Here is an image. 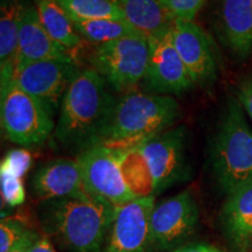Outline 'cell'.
I'll list each match as a JSON object with an SVG mask.
<instances>
[{
	"mask_svg": "<svg viewBox=\"0 0 252 252\" xmlns=\"http://www.w3.org/2000/svg\"><path fill=\"white\" fill-rule=\"evenodd\" d=\"M27 0H2L0 12V83L13 80L17 62L19 32Z\"/></svg>",
	"mask_w": 252,
	"mask_h": 252,
	"instance_id": "cell-17",
	"label": "cell"
},
{
	"mask_svg": "<svg viewBox=\"0 0 252 252\" xmlns=\"http://www.w3.org/2000/svg\"><path fill=\"white\" fill-rule=\"evenodd\" d=\"M72 20V19H71ZM75 30L82 39L96 46L111 42L138 32L126 20L98 19V20H72Z\"/></svg>",
	"mask_w": 252,
	"mask_h": 252,
	"instance_id": "cell-22",
	"label": "cell"
},
{
	"mask_svg": "<svg viewBox=\"0 0 252 252\" xmlns=\"http://www.w3.org/2000/svg\"><path fill=\"white\" fill-rule=\"evenodd\" d=\"M198 208L190 191L185 190L154 207L150 220V251L175 250L194 234Z\"/></svg>",
	"mask_w": 252,
	"mask_h": 252,
	"instance_id": "cell-7",
	"label": "cell"
},
{
	"mask_svg": "<svg viewBox=\"0 0 252 252\" xmlns=\"http://www.w3.org/2000/svg\"><path fill=\"white\" fill-rule=\"evenodd\" d=\"M94 69H84L74 78L60 106L54 138L60 145L81 152L96 146L115 97Z\"/></svg>",
	"mask_w": 252,
	"mask_h": 252,
	"instance_id": "cell-2",
	"label": "cell"
},
{
	"mask_svg": "<svg viewBox=\"0 0 252 252\" xmlns=\"http://www.w3.org/2000/svg\"><path fill=\"white\" fill-rule=\"evenodd\" d=\"M179 113L180 106L171 96L127 93L115 99L96 146L113 150L137 147L166 131Z\"/></svg>",
	"mask_w": 252,
	"mask_h": 252,
	"instance_id": "cell-3",
	"label": "cell"
},
{
	"mask_svg": "<svg viewBox=\"0 0 252 252\" xmlns=\"http://www.w3.org/2000/svg\"><path fill=\"white\" fill-rule=\"evenodd\" d=\"M212 167L226 195L252 178V130L239 100L230 98L226 104L214 138Z\"/></svg>",
	"mask_w": 252,
	"mask_h": 252,
	"instance_id": "cell-4",
	"label": "cell"
},
{
	"mask_svg": "<svg viewBox=\"0 0 252 252\" xmlns=\"http://www.w3.org/2000/svg\"><path fill=\"white\" fill-rule=\"evenodd\" d=\"M32 188L41 201L94 197L84 184L76 159H56L40 167L33 176Z\"/></svg>",
	"mask_w": 252,
	"mask_h": 252,
	"instance_id": "cell-14",
	"label": "cell"
},
{
	"mask_svg": "<svg viewBox=\"0 0 252 252\" xmlns=\"http://www.w3.org/2000/svg\"><path fill=\"white\" fill-rule=\"evenodd\" d=\"M31 165L32 156L30 152L26 150H12L2 159L0 169L21 179L31 168Z\"/></svg>",
	"mask_w": 252,
	"mask_h": 252,
	"instance_id": "cell-27",
	"label": "cell"
},
{
	"mask_svg": "<svg viewBox=\"0 0 252 252\" xmlns=\"http://www.w3.org/2000/svg\"><path fill=\"white\" fill-rule=\"evenodd\" d=\"M0 186L4 202L9 207H18L26 200V191L20 178L0 169Z\"/></svg>",
	"mask_w": 252,
	"mask_h": 252,
	"instance_id": "cell-24",
	"label": "cell"
},
{
	"mask_svg": "<svg viewBox=\"0 0 252 252\" xmlns=\"http://www.w3.org/2000/svg\"><path fill=\"white\" fill-rule=\"evenodd\" d=\"M31 252H56V251L47 236H42V237L40 236V238L37 239L36 243L34 244L33 248H32Z\"/></svg>",
	"mask_w": 252,
	"mask_h": 252,
	"instance_id": "cell-31",
	"label": "cell"
},
{
	"mask_svg": "<svg viewBox=\"0 0 252 252\" xmlns=\"http://www.w3.org/2000/svg\"><path fill=\"white\" fill-rule=\"evenodd\" d=\"M154 207V196H149L117 208L104 252H150V220Z\"/></svg>",
	"mask_w": 252,
	"mask_h": 252,
	"instance_id": "cell-12",
	"label": "cell"
},
{
	"mask_svg": "<svg viewBox=\"0 0 252 252\" xmlns=\"http://www.w3.org/2000/svg\"><path fill=\"white\" fill-rule=\"evenodd\" d=\"M87 189L94 197L106 201L116 208L134 200L123 180L117 150L94 146L77 157Z\"/></svg>",
	"mask_w": 252,
	"mask_h": 252,
	"instance_id": "cell-9",
	"label": "cell"
},
{
	"mask_svg": "<svg viewBox=\"0 0 252 252\" xmlns=\"http://www.w3.org/2000/svg\"><path fill=\"white\" fill-rule=\"evenodd\" d=\"M123 180L134 198L154 196L156 180L146 157L139 147L117 150Z\"/></svg>",
	"mask_w": 252,
	"mask_h": 252,
	"instance_id": "cell-21",
	"label": "cell"
},
{
	"mask_svg": "<svg viewBox=\"0 0 252 252\" xmlns=\"http://www.w3.org/2000/svg\"><path fill=\"white\" fill-rule=\"evenodd\" d=\"M1 126L9 140L19 145L43 143L54 130V112L27 94L13 80L1 84Z\"/></svg>",
	"mask_w": 252,
	"mask_h": 252,
	"instance_id": "cell-5",
	"label": "cell"
},
{
	"mask_svg": "<svg viewBox=\"0 0 252 252\" xmlns=\"http://www.w3.org/2000/svg\"><path fill=\"white\" fill-rule=\"evenodd\" d=\"M112 1H116V2H118V0H112ZM118 4H119V2H118Z\"/></svg>",
	"mask_w": 252,
	"mask_h": 252,
	"instance_id": "cell-32",
	"label": "cell"
},
{
	"mask_svg": "<svg viewBox=\"0 0 252 252\" xmlns=\"http://www.w3.org/2000/svg\"><path fill=\"white\" fill-rule=\"evenodd\" d=\"M220 24L224 40L238 56L252 50V0H223Z\"/></svg>",
	"mask_w": 252,
	"mask_h": 252,
	"instance_id": "cell-18",
	"label": "cell"
},
{
	"mask_svg": "<svg viewBox=\"0 0 252 252\" xmlns=\"http://www.w3.org/2000/svg\"><path fill=\"white\" fill-rule=\"evenodd\" d=\"M238 100L252 119V77L242 83L238 93Z\"/></svg>",
	"mask_w": 252,
	"mask_h": 252,
	"instance_id": "cell-28",
	"label": "cell"
},
{
	"mask_svg": "<svg viewBox=\"0 0 252 252\" xmlns=\"http://www.w3.org/2000/svg\"><path fill=\"white\" fill-rule=\"evenodd\" d=\"M80 71L75 58L42 60L15 68L13 81L55 112Z\"/></svg>",
	"mask_w": 252,
	"mask_h": 252,
	"instance_id": "cell-8",
	"label": "cell"
},
{
	"mask_svg": "<svg viewBox=\"0 0 252 252\" xmlns=\"http://www.w3.org/2000/svg\"><path fill=\"white\" fill-rule=\"evenodd\" d=\"M220 223L236 249L245 250L252 243V178L226 195Z\"/></svg>",
	"mask_w": 252,
	"mask_h": 252,
	"instance_id": "cell-16",
	"label": "cell"
},
{
	"mask_svg": "<svg viewBox=\"0 0 252 252\" xmlns=\"http://www.w3.org/2000/svg\"><path fill=\"white\" fill-rule=\"evenodd\" d=\"M172 252H224L220 249H217L214 245L202 244V243H193V244H186L181 247L176 248Z\"/></svg>",
	"mask_w": 252,
	"mask_h": 252,
	"instance_id": "cell-30",
	"label": "cell"
},
{
	"mask_svg": "<svg viewBox=\"0 0 252 252\" xmlns=\"http://www.w3.org/2000/svg\"><path fill=\"white\" fill-rule=\"evenodd\" d=\"M27 228L20 220L6 219L0 224V252H12L26 235Z\"/></svg>",
	"mask_w": 252,
	"mask_h": 252,
	"instance_id": "cell-25",
	"label": "cell"
},
{
	"mask_svg": "<svg viewBox=\"0 0 252 252\" xmlns=\"http://www.w3.org/2000/svg\"><path fill=\"white\" fill-rule=\"evenodd\" d=\"M172 26L150 37L149 64L144 78L151 90L166 96L181 94L194 84L175 48Z\"/></svg>",
	"mask_w": 252,
	"mask_h": 252,
	"instance_id": "cell-10",
	"label": "cell"
},
{
	"mask_svg": "<svg viewBox=\"0 0 252 252\" xmlns=\"http://www.w3.org/2000/svg\"><path fill=\"white\" fill-rule=\"evenodd\" d=\"M117 208L97 197L42 201L37 210L41 229L62 252H104Z\"/></svg>",
	"mask_w": 252,
	"mask_h": 252,
	"instance_id": "cell-1",
	"label": "cell"
},
{
	"mask_svg": "<svg viewBox=\"0 0 252 252\" xmlns=\"http://www.w3.org/2000/svg\"><path fill=\"white\" fill-rule=\"evenodd\" d=\"M72 20H126L121 5L112 0H58ZM127 21V20H126Z\"/></svg>",
	"mask_w": 252,
	"mask_h": 252,
	"instance_id": "cell-23",
	"label": "cell"
},
{
	"mask_svg": "<svg viewBox=\"0 0 252 252\" xmlns=\"http://www.w3.org/2000/svg\"><path fill=\"white\" fill-rule=\"evenodd\" d=\"M118 2L127 23L147 37L157 35L174 23L161 0H118Z\"/></svg>",
	"mask_w": 252,
	"mask_h": 252,
	"instance_id": "cell-20",
	"label": "cell"
},
{
	"mask_svg": "<svg viewBox=\"0 0 252 252\" xmlns=\"http://www.w3.org/2000/svg\"><path fill=\"white\" fill-rule=\"evenodd\" d=\"M173 20L194 21L206 0H161Z\"/></svg>",
	"mask_w": 252,
	"mask_h": 252,
	"instance_id": "cell-26",
	"label": "cell"
},
{
	"mask_svg": "<svg viewBox=\"0 0 252 252\" xmlns=\"http://www.w3.org/2000/svg\"><path fill=\"white\" fill-rule=\"evenodd\" d=\"M67 58L74 56L47 33L35 5L28 2L19 32L15 68L42 60Z\"/></svg>",
	"mask_w": 252,
	"mask_h": 252,
	"instance_id": "cell-15",
	"label": "cell"
},
{
	"mask_svg": "<svg viewBox=\"0 0 252 252\" xmlns=\"http://www.w3.org/2000/svg\"><path fill=\"white\" fill-rule=\"evenodd\" d=\"M39 238L40 236L37 235L36 232L32 231V230H27L26 235L24 236V238L21 239L20 243L12 250V252H31L32 248L34 247V244L36 243Z\"/></svg>",
	"mask_w": 252,
	"mask_h": 252,
	"instance_id": "cell-29",
	"label": "cell"
},
{
	"mask_svg": "<svg viewBox=\"0 0 252 252\" xmlns=\"http://www.w3.org/2000/svg\"><path fill=\"white\" fill-rule=\"evenodd\" d=\"M33 1L47 33L74 56L75 53H77V50L81 48L82 37L75 30L74 21L71 20L70 15L60 5L58 0Z\"/></svg>",
	"mask_w": 252,
	"mask_h": 252,
	"instance_id": "cell-19",
	"label": "cell"
},
{
	"mask_svg": "<svg viewBox=\"0 0 252 252\" xmlns=\"http://www.w3.org/2000/svg\"><path fill=\"white\" fill-rule=\"evenodd\" d=\"M149 58L150 37L135 32L94 47L91 63L109 86L124 91L144 80Z\"/></svg>",
	"mask_w": 252,
	"mask_h": 252,
	"instance_id": "cell-6",
	"label": "cell"
},
{
	"mask_svg": "<svg viewBox=\"0 0 252 252\" xmlns=\"http://www.w3.org/2000/svg\"><path fill=\"white\" fill-rule=\"evenodd\" d=\"M172 33L175 48L194 83L206 84L213 81L216 61L206 32L194 21L175 20Z\"/></svg>",
	"mask_w": 252,
	"mask_h": 252,
	"instance_id": "cell-13",
	"label": "cell"
},
{
	"mask_svg": "<svg viewBox=\"0 0 252 252\" xmlns=\"http://www.w3.org/2000/svg\"><path fill=\"white\" fill-rule=\"evenodd\" d=\"M138 147L143 151L152 169L157 193L187 178L188 166L184 126L163 131Z\"/></svg>",
	"mask_w": 252,
	"mask_h": 252,
	"instance_id": "cell-11",
	"label": "cell"
}]
</instances>
